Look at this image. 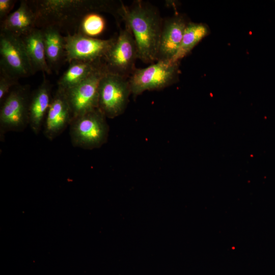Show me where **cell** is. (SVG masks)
<instances>
[{"label":"cell","mask_w":275,"mask_h":275,"mask_svg":"<svg viewBox=\"0 0 275 275\" xmlns=\"http://www.w3.org/2000/svg\"><path fill=\"white\" fill-rule=\"evenodd\" d=\"M36 15V27L51 25L67 34L76 32L83 17L91 12H105L117 15L120 5L111 1H29Z\"/></svg>","instance_id":"6da1fadb"},{"label":"cell","mask_w":275,"mask_h":275,"mask_svg":"<svg viewBox=\"0 0 275 275\" xmlns=\"http://www.w3.org/2000/svg\"><path fill=\"white\" fill-rule=\"evenodd\" d=\"M118 15L131 31L139 59L145 63L157 61L163 20L158 10L149 4L136 1L130 6L121 3Z\"/></svg>","instance_id":"7a4b0ae2"},{"label":"cell","mask_w":275,"mask_h":275,"mask_svg":"<svg viewBox=\"0 0 275 275\" xmlns=\"http://www.w3.org/2000/svg\"><path fill=\"white\" fill-rule=\"evenodd\" d=\"M106 117L97 108L73 119L69 126L71 142L86 150L100 148L108 139Z\"/></svg>","instance_id":"3957f363"},{"label":"cell","mask_w":275,"mask_h":275,"mask_svg":"<svg viewBox=\"0 0 275 275\" xmlns=\"http://www.w3.org/2000/svg\"><path fill=\"white\" fill-rule=\"evenodd\" d=\"M29 85L13 87L1 103L0 139L9 131H22L29 125V105L31 97Z\"/></svg>","instance_id":"277c9868"},{"label":"cell","mask_w":275,"mask_h":275,"mask_svg":"<svg viewBox=\"0 0 275 275\" xmlns=\"http://www.w3.org/2000/svg\"><path fill=\"white\" fill-rule=\"evenodd\" d=\"M179 62L157 61L144 68H136L129 77L131 94L137 96L145 91L159 90L178 79Z\"/></svg>","instance_id":"5b68a950"},{"label":"cell","mask_w":275,"mask_h":275,"mask_svg":"<svg viewBox=\"0 0 275 275\" xmlns=\"http://www.w3.org/2000/svg\"><path fill=\"white\" fill-rule=\"evenodd\" d=\"M128 78L106 71L101 78L98 108L106 118H114L124 112L131 94Z\"/></svg>","instance_id":"8992f818"},{"label":"cell","mask_w":275,"mask_h":275,"mask_svg":"<svg viewBox=\"0 0 275 275\" xmlns=\"http://www.w3.org/2000/svg\"><path fill=\"white\" fill-rule=\"evenodd\" d=\"M139 59L136 45L129 28L125 25L112 47L102 60L107 72L129 78L136 68L135 61Z\"/></svg>","instance_id":"52a82bcc"},{"label":"cell","mask_w":275,"mask_h":275,"mask_svg":"<svg viewBox=\"0 0 275 275\" xmlns=\"http://www.w3.org/2000/svg\"><path fill=\"white\" fill-rule=\"evenodd\" d=\"M116 38L104 40L78 33L67 34L64 36L65 62L69 64L73 61L101 62Z\"/></svg>","instance_id":"ba28073f"},{"label":"cell","mask_w":275,"mask_h":275,"mask_svg":"<svg viewBox=\"0 0 275 275\" xmlns=\"http://www.w3.org/2000/svg\"><path fill=\"white\" fill-rule=\"evenodd\" d=\"M0 70L17 79L34 74L20 37L0 33Z\"/></svg>","instance_id":"9c48e42d"},{"label":"cell","mask_w":275,"mask_h":275,"mask_svg":"<svg viewBox=\"0 0 275 275\" xmlns=\"http://www.w3.org/2000/svg\"><path fill=\"white\" fill-rule=\"evenodd\" d=\"M105 72L106 70L102 63L85 80L64 91L71 110L73 119L98 108L99 85Z\"/></svg>","instance_id":"30bf717a"},{"label":"cell","mask_w":275,"mask_h":275,"mask_svg":"<svg viewBox=\"0 0 275 275\" xmlns=\"http://www.w3.org/2000/svg\"><path fill=\"white\" fill-rule=\"evenodd\" d=\"M73 119L71 110L65 92L58 88L53 95L43 124V134L52 141L60 135Z\"/></svg>","instance_id":"8fae6325"},{"label":"cell","mask_w":275,"mask_h":275,"mask_svg":"<svg viewBox=\"0 0 275 275\" xmlns=\"http://www.w3.org/2000/svg\"><path fill=\"white\" fill-rule=\"evenodd\" d=\"M188 22L184 16L180 14H175L163 20L157 61H171L172 60L179 48Z\"/></svg>","instance_id":"7c38bea8"},{"label":"cell","mask_w":275,"mask_h":275,"mask_svg":"<svg viewBox=\"0 0 275 275\" xmlns=\"http://www.w3.org/2000/svg\"><path fill=\"white\" fill-rule=\"evenodd\" d=\"M51 85L44 76L43 80L31 95L29 105V126L38 134L41 130L52 97Z\"/></svg>","instance_id":"4fadbf2b"},{"label":"cell","mask_w":275,"mask_h":275,"mask_svg":"<svg viewBox=\"0 0 275 275\" xmlns=\"http://www.w3.org/2000/svg\"><path fill=\"white\" fill-rule=\"evenodd\" d=\"M36 20L29 1H21L18 8L1 22L0 32L21 37L37 28Z\"/></svg>","instance_id":"5bb4252c"},{"label":"cell","mask_w":275,"mask_h":275,"mask_svg":"<svg viewBox=\"0 0 275 275\" xmlns=\"http://www.w3.org/2000/svg\"><path fill=\"white\" fill-rule=\"evenodd\" d=\"M20 38L34 74L38 71L51 74L46 62L42 29L36 28Z\"/></svg>","instance_id":"9a60e30c"},{"label":"cell","mask_w":275,"mask_h":275,"mask_svg":"<svg viewBox=\"0 0 275 275\" xmlns=\"http://www.w3.org/2000/svg\"><path fill=\"white\" fill-rule=\"evenodd\" d=\"M46 62L50 69L58 72L66 59L64 36L57 27L51 25L42 29Z\"/></svg>","instance_id":"2e32d148"},{"label":"cell","mask_w":275,"mask_h":275,"mask_svg":"<svg viewBox=\"0 0 275 275\" xmlns=\"http://www.w3.org/2000/svg\"><path fill=\"white\" fill-rule=\"evenodd\" d=\"M68 69L58 81V88L67 90L88 78L101 65V62L92 63L80 61L70 62Z\"/></svg>","instance_id":"e0dca14e"},{"label":"cell","mask_w":275,"mask_h":275,"mask_svg":"<svg viewBox=\"0 0 275 275\" xmlns=\"http://www.w3.org/2000/svg\"><path fill=\"white\" fill-rule=\"evenodd\" d=\"M209 33V28L206 24L189 21L185 29L179 48L171 61L179 62Z\"/></svg>","instance_id":"ac0fdd59"},{"label":"cell","mask_w":275,"mask_h":275,"mask_svg":"<svg viewBox=\"0 0 275 275\" xmlns=\"http://www.w3.org/2000/svg\"><path fill=\"white\" fill-rule=\"evenodd\" d=\"M105 27L104 18L97 12L85 15L81 20L75 33L95 38L101 34Z\"/></svg>","instance_id":"d6986e66"},{"label":"cell","mask_w":275,"mask_h":275,"mask_svg":"<svg viewBox=\"0 0 275 275\" xmlns=\"http://www.w3.org/2000/svg\"><path fill=\"white\" fill-rule=\"evenodd\" d=\"M18 80L0 70V103L12 89L18 85Z\"/></svg>","instance_id":"ffe728a7"},{"label":"cell","mask_w":275,"mask_h":275,"mask_svg":"<svg viewBox=\"0 0 275 275\" xmlns=\"http://www.w3.org/2000/svg\"><path fill=\"white\" fill-rule=\"evenodd\" d=\"M17 1L14 0H0V20H4L10 14Z\"/></svg>","instance_id":"44dd1931"}]
</instances>
